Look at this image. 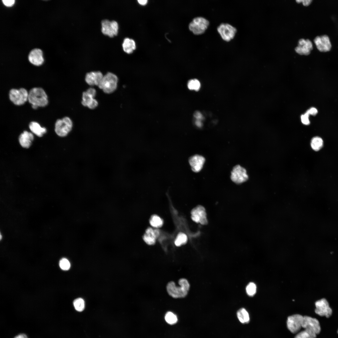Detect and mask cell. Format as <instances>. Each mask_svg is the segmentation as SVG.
<instances>
[{"instance_id":"cell-1","label":"cell","mask_w":338,"mask_h":338,"mask_svg":"<svg viewBox=\"0 0 338 338\" xmlns=\"http://www.w3.org/2000/svg\"><path fill=\"white\" fill-rule=\"evenodd\" d=\"M28 100L34 109L39 107H45L48 103L47 95L43 89L40 87L33 88L29 90Z\"/></svg>"},{"instance_id":"cell-38","label":"cell","mask_w":338,"mask_h":338,"mask_svg":"<svg viewBox=\"0 0 338 338\" xmlns=\"http://www.w3.org/2000/svg\"><path fill=\"white\" fill-rule=\"evenodd\" d=\"M13 338H28L27 336L24 333H21L15 336Z\"/></svg>"},{"instance_id":"cell-26","label":"cell","mask_w":338,"mask_h":338,"mask_svg":"<svg viewBox=\"0 0 338 338\" xmlns=\"http://www.w3.org/2000/svg\"><path fill=\"white\" fill-rule=\"evenodd\" d=\"M150 222L151 226L156 228L160 227L163 223L162 219L156 215H154L151 216Z\"/></svg>"},{"instance_id":"cell-34","label":"cell","mask_w":338,"mask_h":338,"mask_svg":"<svg viewBox=\"0 0 338 338\" xmlns=\"http://www.w3.org/2000/svg\"><path fill=\"white\" fill-rule=\"evenodd\" d=\"M294 338H310L309 335L305 330L297 333Z\"/></svg>"},{"instance_id":"cell-32","label":"cell","mask_w":338,"mask_h":338,"mask_svg":"<svg viewBox=\"0 0 338 338\" xmlns=\"http://www.w3.org/2000/svg\"><path fill=\"white\" fill-rule=\"evenodd\" d=\"M59 266L62 269L64 270H67L70 267V264L69 261L67 259L64 258L60 260Z\"/></svg>"},{"instance_id":"cell-25","label":"cell","mask_w":338,"mask_h":338,"mask_svg":"<svg viewBox=\"0 0 338 338\" xmlns=\"http://www.w3.org/2000/svg\"><path fill=\"white\" fill-rule=\"evenodd\" d=\"M323 141L322 139L319 137H315L311 140V146L312 148L315 151H318L322 147Z\"/></svg>"},{"instance_id":"cell-27","label":"cell","mask_w":338,"mask_h":338,"mask_svg":"<svg viewBox=\"0 0 338 338\" xmlns=\"http://www.w3.org/2000/svg\"><path fill=\"white\" fill-rule=\"evenodd\" d=\"M75 309L77 311L81 312L83 310L85 307L84 300L81 298L75 299L73 302Z\"/></svg>"},{"instance_id":"cell-16","label":"cell","mask_w":338,"mask_h":338,"mask_svg":"<svg viewBox=\"0 0 338 338\" xmlns=\"http://www.w3.org/2000/svg\"><path fill=\"white\" fill-rule=\"evenodd\" d=\"M311 42L309 39H301L298 42V45L295 49L296 52L300 55H308L313 49Z\"/></svg>"},{"instance_id":"cell-4","label":"cell","mask_w":338,"mask_h":338,"mask_svg":"<svg viewBox=\"0 0 338 338\" xmlns=\"http://www.w3.org/2000/svg\"><path fill=\"white\" fill-rule=\"evenodd\" d=\"M302 328L309 335L310 338H316L321 330L320 323L316 319L307 316H303Z\"/></svg>"},{"instance_id":"cell-23","label":"cell","mask_w":338,"mask_h":338,"mask_svg":"<svg viewBox=\"0 0 338 338\" xmlns=\"http://www.w3.org/2000/svg\"><path fill=\"white\" fill-rule=\"evenodd\" d=\"M29 126L31 131L39 137L43 136V135L47 131L45 128L41 127L40 125L36 122H31Z\"/></svg>"},{"instance_id":"cell-36","label":"cell","mask_w":338,"mask_h":338,"mask_svg":"<svg viewBox=\"0 0 338 338\" xmlns=\"http://www.w3.org/2000/svg\"><path fill=\"white\" fill-rule=\"evenodd\" d=\"M306 112L309 114L312 115H315L318 113L317 109L314 107H312L308 110Z\"/></svg>"},{"instance_id":"cell-28","label":"cell","mask_w":338,"mask_h":338,"mask_svg":"<svg viewBox=\"0 0 338 338\" xmlns=\"http://www.w3.org/2000/svg\"><path fill=\"white\" fill-rule=\"evenodd\" d=\"M187 238L184 233H180L177 235L175 241V244L177 246H179L187 243Z\"/></svg>"},{"instance_id":"cell-3","label":"cell","mask_w":338,"mask_h":338,"mask_svg":"<svg viewBox=\"0 0 338 338\" xmlns=\"http://www.w3.org/2000/svg\"><path fill=\"white\" fill-rule=\"evenodd\" d=\"M118 78L115 74L108 72L103 76L98 86L105 93L110 94L114 92L117 86Z\"/></svg>"},{"instance_id":"cell-35","label":"cell","mask_w":338,"mask_h":338,"mask_svg":"<svg viewBox=\"0 0 338 338\" xmlns=\"http://www.w3.org/2000/svg\"><path fill=\"white\" fill-rule=\"evenodd\" d=\"M2 1L3 4L7 7L12 6L15 2L14 0H3Z\"/></svg>"},{"instance_id":"cell-9","label":"cell","mask_w":338,"mask_h":338,"mask_svg":"<svg viewBox=\"0 0 338 338\" xmlns=\"http://www.w3.org/2000/svg\"><path fill=\"white\" fill-rule=\"evenodd\" d=\"M96 94L95 90L93 88H89L82 94V105L90 109H93L98 105L97 100L94 99Z\"/></svg>"},{"instance_id":"cell-20","label":"cell","mask_w":338,"mask_h":338,"mask_svg":"<svg viewBox=\"0 0 338 338\" xmlns=\"http://www.w3.org/2000/svg\"><path fill=\"white\" fill-rule=\"evenodd\" d=\"M159 234V232L157 230L149 228L146 230L143 239L147 244L152 245L155 243L156 239Z\"/></svg>"},{"instance_id":"cell-21","label":"cell","mask_w":338,"mask_h":338,"mask_svg":"<svg viewBox=\"0 0 338 338\" xmlns=\"http://www.w3.org/2000/svg\"><path fill=\"white\" fill-rule=\"evenodd\" d=\"M33 139L34 136L32 133L24 131L20 135L19 141L23 147L28 148L31 146Z\"/></svg>"},{"instance_id":"cell-11","label":"cell","mask_w":338,"mask_h":338,"mask_svg":"<svg viewBox=\"0 0 338 338\" xmlns=\"http://www.w3.org/2000/svg\"><path fill=\"white\" fill-rule=\"evenodd\" d=\"M101 32L105 35L113 37L118 33V24L115 21L104 19L101 21Z\"/></svg>"},{"instance_id":"cell-14","label":"cell","mask_w":338,"mask_h":338,"mask_svg":"<svg viewBox=\"0 0 338 338\" xmlns=\"http://www.w3.org/2000/svg\"><path fill=\"white\" fill-rule=\"evenodd\" d=\"M191 213V218L195 222L202 225L207 223L205 210L203 206L201 205L197 206L192 210Z\"/></svg>"},{"instance_id":"cell-22","label":"cell","mask_w":338,"mask_h":338,"mask_svg":"<svg viewBox=\"0 0 338 338\" xmlns=\"http://www.w3.org/2000/svg\"><path fill=\"white\" fill-rule=\"evenodd\" d=\"M122 46L123 50L128 54L132 53L136 49L135 41L133 39L128 38H125L124 39Z\"/></svg>"},{"instance_id":"cell-10","label":"cell","mask_w":338,"mask_h":338,"mask_svg":"<svg viewBox=\"0 0 338 338\" xmlns=\"http://www.w3.org/2000/svg\"><path fill=\"white\" fill-rule=\"evenodd\" d=\"M303 316L299 314H294L289 316L287 320V326L288 329L293 334L298 333L302 328Z\"/></svg>"},{"instance_id":"cell-33","label":"cell","mask_w":338,"mask_h":338,"mask_svg":"<svg viewBox=\"0 0 338 338\" xmlns=\"http://www.w3.org/2000/svg\"><path fill=\"white\" fill-rule=\"evenodd\" d=\"M309 114L306 111L301 116V120L302 123L305 125H308L310 124L309 120Z\"/></svg>"},{"instance_id":"cell-18","label":"cell","mask_w":338,"mask_h":338,"mask_svg":"<svg viewBox=\"0 0 338 338\" xmlns=\"http://www.w3.org/2000/svg\"><path fill=\"white\" fill-rule=\"evenodd\" d=\"M28 59L30 63L35 65H41L44 61L42 50L37 48L32 50L28 54Z\"/></svg>"},{"instance_id":"cell-13","label":"cell","mask_w":338,"mask_h":338,"mask_svg":"<svg viewBox=\"0 0 338 338\" xmlns=\"http://www.w3.org/2000/svg\"><path fill=\"white\" fill-rule=\"evenodd\" d=\"M315 312L319 315L329 318L331 315L332 310L325 299H322L317 301L315 303Z\"/></svg>"},{"instance_id":"cell-39","label":"cell","mask_w":338,"mask_h":338,"mask_svg":"<svg viewBox=\"0 0 338 338\" xmlns=\"http://www.w3.org/2000/svg\"><path fill=\"white\" fill-rule=\"evenodd\" d=\"M194 116L197 119H201L202 118L201 114L198 112H196L194 114Z\"/></svg>"},{"instance_id":"cell-12","label":"cell","mask_w":338,"mask_h":338,"mask_svg":"<svg viewBox=\"0 0 338 338\" xmlns=\"http://www.w3.org/2000/svg\"><path fill=\"white\" fill-rule=\"evenodd\" d=\"M232 180L237 184L246 181L248 178L246 169L239 165L235 166L231 172Z\"/></svg>"},{"instance_id":"cell-8","label":"cell","mask_w":338,"mask_h":338,"mask_svg":"<svg viewBox=\"0 0 338 338\" xmlns=\"http://www.w3.org/2000/svg\"><path fill=\"white\" fill-rule=\"evenodd\" d=\"M217 30L222 39L226 42H229L233 39L237 32L235 27L229 23H225L220 24Z\"/></svg>"},{"instance_id":"cell-24","label":"cell","mask_w":338,"mask_h":338,"mask_svg":"<svg viewBox=\"0 0 338 338\" xmlns=\"http://www.w3.org/2000/svg\"><path fill=\"white\" fill-rule=\"evenodd\" d=\"M237 315L239 320L242 323H248L250 321L249 314L244 308L239 309L237 312Z\"/></svg>"},{"instance_id":"cell-31","label":"cell","mask_w":338,"mask_h":338,"mask_svg":"<svg viewBox=\"0 0 338 338\" xmlns=\"http://www.w3.org/2000/svg\"><path fill=\"white\" fill-rule=\"evenodd\" d=\"M246 291L247 294L250 296H253L256 293V286L253 282L249 283L246 287Z\"/></svg>"},{"instance_id":"cell-2","label":"cell","mask_w":338,"mask_h":338,"mask_svg":"<svg viewBox=\"0 0 338 338\" xmlns=\"http://www.w3.org/2000/svg\"><path fill=\"white\" fill-rule=\"evenodd\" d=\"M178 284L180 286H177L174 282L171 281L167 285V292L173 298H183L187 294L190 288V284L188 281L185 279L182 278L179 280Z\"/></svg>"},{"instance_id":"cell-19","label":"cell","mask_w":338,"mask_h":338,"mask_svg":"<svg viewBox=\"0 0 338 338\" xmlns=\"http://www.w3.org/2000/svg\"><path fill=\"white\" fill-rule=\"evenodd\" d=\"M205 161V158L198 155L191 156L189 160L192 170L196 172H199L202 169Z\"/></svg>"},{"instance_id":"cell-15","label":"cell","mask_w":338,"mask_h":338,"mask_svg":"<svg viewBox=\"0 0 338 338\" xmlns=\"http://www.w3.org/2000/svg\"><path fill=\"white\" fill-rule=\"evenodd\" d=\"M317 49L320 52H326L331 49V45L329 37L326 35L317 36L314 40Z\"/></svg>"},{"instance_id":"cell-5","label":"cell","mask_w":338,"mask_h":338,"mask_svg":"<svg viewBox=\"0 0 338 338\" xmlns=\"http://www.w3.org/2000/svg\"><path fill=\"white\" fill-rule=\"evenodd\" d=\"M209 22L205 18L197 17L194 18L189 24V28L193 33L196 35L203 33L208 28Z\"/></svg>"},{"instance_id":"cell-17","label":"cell","mask_w":338,"mask_h":338,"mask_svg":"<svg viewBox=\"0 0 338 338\" xmlns=\"http://www.w3.org/2000/svg\"><path fill=\"white\" fill-rule=\"evenodd\" d=\"M103 75L100 71H92L87 73L85 76V81L89 85L98 86L102 79Z\"/></svg>"},{"instance_id":"cell-30","label":"cell","mask_w":338,"mask_h":338,"mask_svg":"<svg viewBox=\"0 0 338 338\" xmlns=\"http://www.w3.org/2000/svg\"><path fill=\"white\" fill-rule=\"evenodd\" d=\"M187 86L190 90H198L200 88V82L197 79H191L188 82Z\"/></svg>"},{"instance_id":"cell-41","label":"cell","mask_w":338,"mask_h":338,"mask_svg":"<svg viewBox=\"0 0 338 338\" xmlns=\"http://www.w3.org/2000/svg\"><path fill=\"white\" fill-rule=\"evenodd\" d=\"M337 333L338 334V330H337Z\"/></svg>"},{"instance_id":"cell-37","label":"cell","mask_w":338,"mask_h":338,"mask_svg":"<svg viewBox=\"0 0 338 338\" xmlns=\"http://www.w3.org/2000/svg\"><path fill=\"white\" fill-rule=\"evenodd\" d=\"M296 1L298 3L302 2L304 6H308L310 4L312 1L311 0H297Z\"/></svg>"},{"instance_id":"cell-7","label":"cell","mask_w":338,"mask_h":338,"mask_svg":"<svg viewBox=\"0 0 338 338\" xmlns=\"http://www.w3.org/2000/svg\"><path fill=\"white\" fill-rule=\"evenodd\" d=\"M28 93L25 89H12L9 92L10 100L15 105H20L24 104L28 100Z\"/></svg>"},{"instance_id":"cell-6","label":"cell","mask_w":338,"mask_h":338,"mask_svg":"<svg viewBox=\"0 0 338 338\" xmlns=\"http://www.w3.org/2000/svg\"><path fill=\"white\" fill-rule=\"evenodd\" d=\"M73 126L71 119L69 117H65L57 120L55 124V131L58 136L64 137L71 131Z\"/></svg>"},{"instance_id":"cell-40","label":"cell","mask_w":338,"mask_h":338,"mask_svg":"<svg viewBox=\"0 0 338 338\" xmlns=\"http://www.w3.org/2000/svg\"><path fill=\"white\" fill-rule=\"evenodd\" d=\"M137 1L140 4L142 5H145L147 4L148 1L147 0H138Z\"/></svg>"},{"instance_id":"cell-29","label":"cell","mask_w":338,"mask_h":338,"mask_svg":"<svg viewBox=\"0 0 338 338\" xmlns=\"http://www.w3.org/2000/svg\"><path fill=\"white\" fill-rule=\"evenodd\" d=\"M165 318L166 321L170 325L175 324L177 321V316L170 311L166 313L165 315Z\"/></svg>"}]
</instances>
